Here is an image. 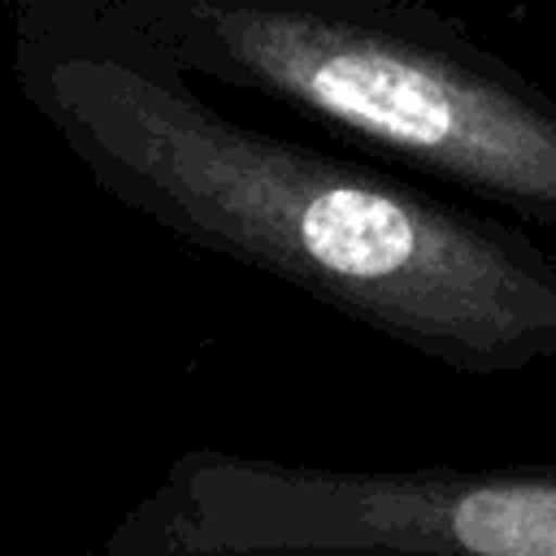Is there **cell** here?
Wrapping results in <instances>:
<instances>
[{
    "label": "cell",
    "mask_w": 556,
    "mask_h": 556,
    "mask_svg": "<svg viewBox=\"0 0 556 556\" xmlns=\"http://www.w3.org/2000/svg\"><path fill=\"white\" fill-rule=\"evenodd\" d=\"M83 22L556 230V100L430 13L391 0H83Z\"/></svg>",
    "instance_id": "7a4b0ae2"
},
{
    "label": "cell",
    "mask_w": 556,
    "mask_h": 556,
    "mask_svg": "<svg viewBox=\"0 0 556 556\" xmlns=\"http://www.w3.org/2000/svg\"><path fill=\"white\" fill-rule=\"evenodd\" d=\"M17 83L91 182L169 235L456 374L556 356V256L526 230L252 130L83 17L26 22Z\"/></svg>",
    "instance_id": "6da1fadb"
},
{
    "label": "cell",
    "mask_w": 556,
    "mask_h": 556,
    "mask_svg": "<svg viewBox=\"0 0 556 556\" xmlns=\"http://www.w3.org/2000/svg\"><path fill=\"white\" fill-rule=\"evenodd\" d=\"M100 556H556V465L326 469L191 447Z\"/></svg>",
    "instance_id": "3957f363"
}]
</instances>
